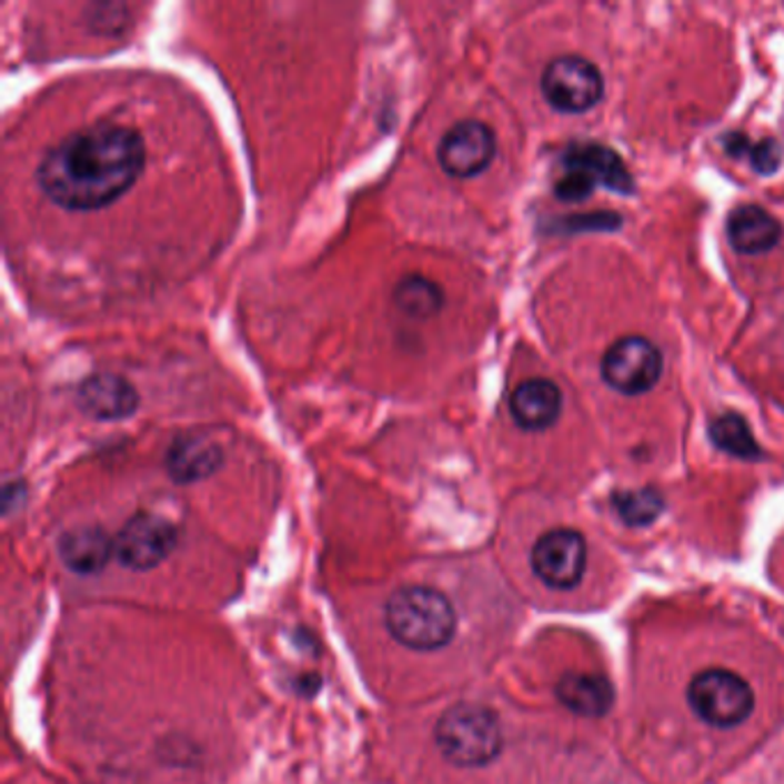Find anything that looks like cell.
Here are the masks:
<instances>
[{"instance_id":"11","label":"cell","mask_w":784,"mask_h":784,"mask_svg":"<svg viewBox=\"0 0 784 784\" xmlns=\"http://www.w3.org/2000/svg\"><path fill=\"white\" fill-rule=\"evenodd\" d=\"M557 702L580 717H603L614 706V685L601 672H564L554 683Z\"/></svg>"},{"instance_id":"9","label":"cell","mask_w":784,"mask_h":784,"mask_svg":"<svg viewBox=\"0 0 784 784\" xmlns=\"http://www.w3.org/2000/svg\"><path fill=\"white\" fill-rule=\"evenodd\" d=\"M175 541L178 532L169 520L152 513H139L120 530L113 545L122 566L148 571L169 557Z\"/></svg>"},{"instance_id":"2","label":"cell","mask_w":784,"mask_h":784,"mask_svg":"<svg viewBox=\"0 0 784 784\" xmlns=\"http://www.w3.org/2000/svg\"><path fill=\"white\" fill-rule=\"evenodd\" d=\"M384 624L403 646L435 651L453 640L459 619L442 592L412 584L391 594L384 607Z\"/></svg>"},{"instance_id":"16","label":"cell","mask_w":784,"mask_h":784,"mask_svg":"<svg viewBox=\"0 0 784 784\" xmlns=\"http://www.w3.org/2000/svg\"><path fill=\"white\" fill-rule=\"evenodd\" d=\"M169 472L180 483H193L210 476L221 465V451L203 438H182L169 451Z\"/></svg>"},{"instance_id":"10","label":"cell","mask_w":784,"mask_h":784,"mask_svg":"<svg viewBox=\"0 0 784 784\" xmlns=\"http://www.w3.org/2000/svg\"><path fill=\"white\" fill-rule=\"evenodd\" d=\"M497 150L493 129L479 120L453 124L438 148V161L453 178H474L483 173Z\"/></svg>"},{"instance_id":"15","label":"cell","mask_w":784,"mask_h":784,"mask_svg":"<svg viewBox=\"0 0 784 784\" xmlns=\"http://www.w3.org/2000/svg\"><path fill=\"white\" fill-rule=\"evenodd\" d=\"M111 554H115L113 541L94 527L68 532L60 541V560L70 571L81 575L100 573L109 564Z\"/></svg>"},{"instance_id":"13","label":"cell","mask_w":784,"mask_h":784,"mask_svg":"<svg viewBox=\"0 0 784 784\" xmlns=\"http://www.w3.org/2000/svg\"><path fill=\"white\" fill-rule=\"evenodd\" d=\"M79 405L86 414L104 421L127 419L139 408V391L124 378L100 373L88 378L79 389Z\"/></svg>"},{"instance_id":"19","label":"cell","mask_w":784,"mask_h":784,"mask_svg":"<svg viewBox=\"0 0 784 784\" xmlns=\"http://www.w3.org/2000/svg\"><path fill=\"white\" fill-rule=\"evenodd\" d=\"M663 509H665V502L653 488L629 490V493L614 495V511L631 527L651 525V522L663 513Z\"/></svg>"},{"instance_id":"12","label":"cell","mask_w":784,"mask_h":784,"mask_svg":"<svg viewBox=\"0 0 784 784\" xmlns=\"http://www.w3.org/2000/svg\"><path fill=\"white\" fill-rule=\"evenodd\" d=\"M509 410L520 429L545 431L562 414V391L552 380H527L515 386Z\"/></svg>"},{"instance_id":"4","label":"cell","mask_w":784,"mask_h":784,"mask_svg":"<svg viewBox=\"0 0 784 784\" xmlns=\"http://www.w3.org/2000/svg\"><path fill=\"white\" fill-rule=\"evenodd\" d=\"M440 753L455 766L479 768L495 762L502 753L504 734L500 717L479 704L451 706L435 727Z\"/></svg>"},{"instance_id":"18","label":"cell","mask_w":784,"mask_h":784,"mask_svg":"<svg viewBox=\"0 0 784 784\" xmlns=\"http://www.w3.org/2000/svg\"><path fill=\"white\" fill-rule=\"evenodd\" d=\"M394 300L410 318H431L442 309V290L423 277H408L399 283Z\"/></svg>"},{"instance_id":"14","label":"cell","mask_w":784,"mask_h":784,"mask_svg":"<svg viewBox=\"0 0 784 784\" xmlns=\"http://www.w3.org/2000/svg\"><path fill=\"white\" fill-rule=\"evenodd\" d=\"M782 228L764 208L741 205L727 219V238L734 251L743 255H760L780 242Z\"/></svg>"},{"instance_id":"20","label":"cell","mask_w":784,"mask_h":784,"mask_svg":"<svg viewBox=\"0 0 784 784\" xmlns=\"http://www.w3.org/2000/svg\"><path fill=\"white\" fill-rule=\"evenodd\" d=\"M734 137H736V141H738L741 145H736V143H732V141H725L727 152L741 154V157L747 154L750 163H753V169L760 171V173H773V171L777 169V163H780V159H782V150H780V145H777L775 141L750 143L747 139H743V137H738V134H734Z\"/></svg>"},{"instance_id":"7","label":"cell","mask_w":784,"mask_h":784,"mask_svg":"<svg viewBox=\"0 0 784 784\" xmlns=\"http://www.w3.org/2000/svg\"><path fill=\"white\" fill-rule=\"evenodd\" d=\"M541 90L552 109L562 113H584L601 102L603 74L592 60L582 56H562L545 68Z\"/></svg>"},{"instance_id":"6","label":"cell","mask_w":784,"mask_h":784,"mask_svg":"<svg viewBox=\"0 0 784 784\" xmlns=\"http://www.w3.org/2000/svg\"><path fill=\"white\" fill-rule=\"evenodd\" d=\"M532 573L552 592H573L590 566V545L571 527L550 530L530 552Z\"/></svg>"},{"instance_id":"17","label":"cell","mask_w":784,"mask_h":784,"mask_svg":"<svg viewBox=\"0 0 784 784\" xmlns=\"http://www.w3.org/2000/svg\"><path fill=\"white\" fill-rule=\"evenodd\" d=\"M708 435L717 449L727 451L730 455L743 461H757L762 459V449L757 446L753 431H750L747 421L736 412H725L711 421Z\"/></svg>"},{"instance_id":"1","label":"cell","mask_w":784,"mask_h":784,"mask_svg":"<svg viewBox=\"0 0 784 784\" xmlns=\"http://www.w3.org/2000/svg\"><path fill=\"white\" fill-rule=\"evenodd\" d=\"M143 167L145 143L137 129L104 122L62 139L42 159L38 184L56 205L90 212L118 201Z\"/></svg>"},{"instance_id":"5","label":"cell","mask_w":784,"mask_h":784,"mask_svg":"<svg viewBox=\"0 0 784 784\" xmlns=\"http://www.w3.org/2000/svg\"><path fill=\"white\" fill-rule=\"evenodd\" d=\"M564 171L554 191L569 203L590 199L596 184L619 193H633V178L622 157L605 145H575L564 157Z\"/></svg>"},{"instance_id":"8","label":"cell","mask_w":784,"mask_h":784,"mask_svg":"<svg viewBox=\"0 0 784 784\" xmlns=\"http://www.w3.org/2000/svg\"><path fill=\"white\" fill-rule=\"evenodd\" d=\"M601 373L619 394L640 396L661 380L663 354L644 336H624L603 354Z\"/></svg>"},{"instance_id":"3","label":"cell","mask_w":784,"mask_h":784,"mask_svg":"<svg viewBox=\"0 0 784 784\" xmlns=\"http://www.w3.org/2000/svg\"><path fill=\"white\" fill-rule=\"evenodd\" d=\"M685 702L695 721L727 732L745 725L757 708V695L750 681L730 667L700 670L685 688Z\"/></svg>"}]
</instances>
